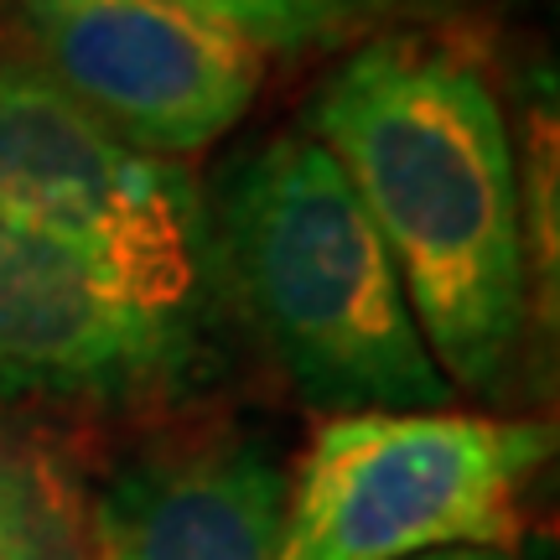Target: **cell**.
I'll use <instances>...</instances> for the list:
<instances>
[{"mask_svg":"<svg viewBox=\"0 0 560 560\" xmlns=\"http://www.w3.org/2000/svg\"><path fill=\"white\" fill-rule=\"evenodd\" d=\"M291 472L255 436L145 452L89 503V560H276Z\"/></svg>","mask_w":560,"mask_h":560,"instance_id":"52a82bcc","label":"cell"},{"mask_svg":"<svg viewBox=\"0 0 560 560\" xmlns=\"http://www.w3.org/2000/svg\"><path fill=\"white\" fill-rule=\"evenodd\" d=\"M317 145L342 166L446 384L488 389L524 332L514 145L478 58L452 42H363L322 89Z\"/></svg>","mask_w":560,"mask_h":560,"instance_id":"6da1fadb","label":"cell"},{"mask_svg":"<svg viewBox=\"0 0 560 560\" xmlns=\"http://www.w3.org/2000/svg\"><path fill=\"white\" fill-rule=\"evenodd\" d=\"M0 560H89V499L47 452L0 446Z\"/></svg>","mask_w":560,"mask_h":560,"instance_id":"ba28073f","label":"cell"},{"mask_svg":"<svg viewBox=\"0 0 560 560\" xmlns=\"http://www.w3.org/2000/svg\"><path fill=\"white\" fill-rule=\"evenodd\" d=\"M223 244L249 317L312 405L405 416L452 400L389 249L327 145L270 140L223 198Z\"/></svg>","mask_w":560,"mask_h":560,"instance_id":"7a4b0ae2","label":"cell"},{"mask_svg":"<svg viewBox=\"0 0 560 560\" xmlns=\"http://www.w3.org/2000/svg\"><path fill=\"white\" fill-rule=\"evenodd\" d=\"M198 16L219 21L244 42H255L265 58L270 52H317L332 42H348L359 26L380 21L405 0H182Z\"/></svg>","mask_w":560,"mask_h":560,"instance_id":"9c48e42d","label":"cell"},{"mask_svg":"<svg viewBox=\"0 0 560 560\" xmlns=\"http://www.w3.org/2000/svg\"><path fill=\"white\" fill-rule=\"evenodd\" d=\"M192 306L79 244L0 219V395L125 400L192 359Z\"/></svg>","mask_w":560,"mask_h":560,"instance_id":"8992f818","label":"cell"},{"mask_svg":"<svg viewBox=\"0 0 560 560\" xmlns=\"http://www.w3.org/2000/svg\"><path fill=\"white\" fill-rule=\"evenodd\" d=\"M0 219L79 244L140 291L192 306L208 255L192 177L136 151L32 62H0Z\"/></svg>","mask_w":560,"mask_h":560,"instance_id":"277c9868","label":"cell"},{"mask_svg":"<svg viewBox=\"0 0 560 560\" xmlns=\"http://www.w3.org/2000/svg\"><path fill=\"white\" fill-rule=\"evenodd\" d=\"M410 560H529L520 545H452V550H425Z\"/></svg>","mask_w":560,"mask_h":560,"instance_id":"30bf717a","label":"cell"},{"mask_svg":"<svg viewBox=\"0 0 560 560\" xmlns=\"http://www.w3.org/2000/svg\"><path fill=\"white\" fill-rule=\"evenodd\" d=\"M37 73L151 156H192L249 115L265 52L182 0H16Z\"/></svg>","mask_w":560,"mask_h":560,"instance_id":"5b68a950","label":"cell"},{"mask_svg":"<svg viewBox=\"0 0 560 560\" xmlns=\"http://www.w3.org/2000/svg\"><path fill=\"white\" fill-rule=\"evenodd\" d=\"M550 452L535 420L457 410L332 416L291 482L276 560H410L520 540L524 482Z\"/></svg>","mask_w":560,"mask_h":560,"instance_id":"3957f363","label":"cell"}]
</instances>
